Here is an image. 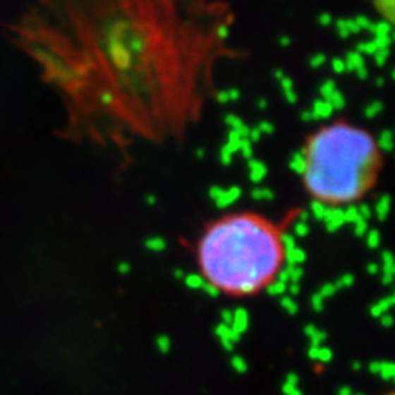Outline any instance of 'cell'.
Returning <instances> with one entry per match:
<instances>
[{"label":"cell","mask_w":395,"mask_h":395,"mask_svg":"<svg viewBox=\"0 0 395 395\" xmlns=\"http://www.w3.org/2000/svg\"><path fill=\"white\" fill-rule=\"evenodd\" d=\"M158 348H160L163 353H168V351L171 349V341L166 338V336H162V338H158Z\"/></svg>","instance_id":"obj_12"},{"label":"cell","mask_w":395,"mask_h":395,"mask_svg":"<svg viewBox=\"0 0 395 395\" xmlns=\"http://www.w3.org/2000/svg\"><path fill=\"white\" fill-rule=\"evenodd\" d=\"M301 214L236 207L202 224L193 245L196 276L209 295L252 298L279 284L291 262L290 229Z\"/></svg>","instance_id":"obj_2"},{"label":"cell","mask_w":395,"mask_h":395,"mask_svg":"<svg viewBox=\"0 0 395 395\" xmlns=\"http://www.w3.org/2000/svg\"><path fill=\"white\" fill-rule=\"evenodd\" d=\"M339 395H353V390H351L349 387H343V389H339Z\"/></svg>","instance_id":"obj_13"},{"label":"cell","mask_w":395,"mask_h":395,"mask_svg":"<svg viewBox=\"0 0 395 395\" xmlns=\"http://www.w3.org/2000/svg\"><path fill=\"white\" fill-rule=\"evenodd\" d=\"M306 336H308V338H310L311 346H320L321 343H323V339L326 338L323 331L315 329V328H308V329H306Z\"/></svg>","instance_id":"obj_9"},{"label":"cell","mask_w":395,"mask_h":395,"mask_svg":"<svg viewBox=\"0 0 395 395\" xmlns=\"http://www.w3.org/2000/svg\"><path fill=\"white\" fill-rule=\"evenodd\" d=\"M353 395H360V394H353Z\"/></svg>","instance_id":"obj_14"},{"label":"cell","mask_w":395,"mask_h":395,"mask_svg":"<svg viewBox=\"0 0 395 395\" xmlns=\"http://www.w3.org/2000/svg\"><path fill=\"white\" fill-rule=\"evenodd\" d=\"M389 395H395V392L394 394H389Z\"/></svg>","instance_id":"obj_15"},{"label":"cell","mask_w":395,"mask_h":395,"mask_svg":"<svg viewBox=\"0 0 395 395\" xmlns=\"http://www.w3.org/2000/svg\"><path fill=\"white\" fill-rule=\"evenodd\" d=\"M247 326H249V318H247L245 310L239 308L234 313V316H232L231 329L241 336L242 333H245V331H247Z\"/></svg>","instance_id":"obj_6"},{"label":"cell","mask_w":395,"mask_h":395,"mask_svg":"<svg viewBox=\"0 0 395 395\" xmlns=\"http://www.w3.org/2000/svg\"><path fill=\"white\" fill-rule=\"evenodd\" d=\"M385 163L387 153L374 130L338 116L306 133L296 157V175L315 206L348 209L374 195Z\"/></svg>","instance_id":"obj_3"},{"label":"cell","mask_w":395,"mask_h":395,"mask_svg":"<svg viewBox=\"0 0 395 395\" xmlns=\"http://www.w3.org/2000/svg\"><path fill=\"white\" fill-rule=\"evenodd\" d=\"M296 384H298V377L295 374H290L286 377V382L284 384V394L285 395H303L301 390L296 389Z\"/></svg>","instance_id":"obj_8"},{"label":"cell","mask_w":395,"mask_h":395,"mask_svg":"<svg viewBox=\"0 0 395 395\" xmlns=\"http://www.w3.org/2000/svg\"><path fill=\"white\" fill-rule=\"evenodd\" d=\"M216 334H217V338H219V341L222 343V346H224V348L229 349V351L234 348V344L241 339V336L237 334V333H234V331L231 329V326H226V324L217 326Z\"/></svg>","instance_id":"obj_5"},{"label":"cell","mask_w":395,"mask_h":395,"mask_svg":"<svg viewBox=\"0 0 395 395\" xmlns=\"http://www.w3.org/2000/svg\"><path fill=\"white\" fill-rule=\"evenodd\" d=\"M377 17L385 25L395 30V0H370Z\"/></svg>","instance_id":"obj_4"},{"label":"cell","mask_w":395,"mask_h":395,"mask_svg":"<svg viewBox=\"0 0 395 395\" xmlns=\"http://www.w3.org/2000/svg\"><path fill=\"white\" fill-rule=\"evenodd\" d=\"M316 360H321V363L331 360V351L324 349V348H318V353H316Z\"/></svg>","instance_id":"obj_11"},{"label":"cell","mask_w":395,"mask_h":395,"mask_svg":"<svg viewBox=\"0 0 395 395\" xmlns=\"http://www.w3.org/2000/svg\"><path fill=\"white\" fill-rule=\"evenodd\" d=\"M226 0H28L8 27L78 145L127 152L181 142L239 56Z\"/></svg>","instance_id":"obj_1"},{"label":"cell","mask_w":395,"mask_h":395,"mask_svg":"<svg viewBox=\"0 0 395 395\" xmlns=\"http://www.w3.org/2000/svg\"><path fill=\"white\" fill-rule=\"evenodd\" d=\"M232 367H234L236 372H245L247 370V364H245V360L241 358V356H234L232 358Z\"/></svg>","instance_id":"obj_10"},{"label":"cell","mask_w":395,"mask_h":395,"mask_svg":"<svg viewBox=\"0 0 395 395\" xmlns=\"http://www.w3.org/2000/svg\"><path fill=\"white\" fill-rule=\"evenodd\" d=\"M370 370L375 374H379L380 377L385 380H395V364L390 363H372L370 364Z\"/></svg>","instance_id":"obj_7"}]
</instances>
